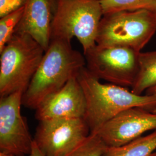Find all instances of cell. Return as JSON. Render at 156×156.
Wrapping results in <instances>:
<instances>
[{
    "label": "cell",
    "instance_id": "1",
    "mask_svg": "<svg viewBox=\"0 0 156 156\" xmlns=\"http://www.w3.org/2000/svg\"><path fill=\"white\" fill-rule=\"evenodd\" d=\"M86 67V60L71 41L52 38L22 97L23 106L36 109L48 96L61 89Z\"/></svg>",
    "mask_w": 156,
    "mask_h": 156
},
{
    "label": "cell",
    "instance_id": "5",
    "mask_svg": "<svg viewBox=\"0 0 156 156\" xmlns=\"http://www.w3.org/2000/svg\"><path fill=\"white\" fill-rule=\"evenodd\" d=\"M102 17L100 0H59L52 24L51 39L71 41L75 37L85 53L96 45Z\"/></svg>",
    "mask_w": 156,
    "mask_h": 156
},
{
    "label": "cell",
    "instance_id": "2",
    "mask_svg": "<svg viewBox=\"0 0 156 156\" xmlns=\"http://www.w3.org/2000/svg\"><path fill=\"white\" fill-rule=\"evenodd\" d=\"M78 79L86 101L84 120L90 134L100 128L119 113L127 109L140 107L148 111L156 109V96L137 95L126 87L113 84L102 83L83 67Z\"/></svg>",
    "mask_w": 156,
    "mask_h": 156
},
{
    "label": "cell",
    "instance_id": "22",
    "mask_svg": "<svg viewBox=\"0 0 156 156\" xmlns=\"http://www.w3.org/2000/svg\"><path fill=\"white\" fill-rule=\"evenodd\" d=\"M153 112H154V113H156V109L154 110V111H153Z\"/></svg>",
    "mask_w": 156,
    "mask_h": 156
},
{
    "label": "cell",
    "instance_id": "12",
    "mask_svg": "<svg viewBox=\"0 0 156 156\" xmlns=\"http://www.w3.org/2000/svg\"><path fill=\"white\" fill-rule=\"evenodd\" d=\"M156 86V51H140L139 55V71L131 87L134 94L142 95Z\"/></svg>",
    "mask_w": 156,
    "mask_h": 156
},
{
    "label": "cell",
    "instance_id": "4",
    "mask_svg": "<svg viewBox=\"0 0 156 156\" xmlns=\"http://www.w3.org/2000/svg\"><path fill=\"white\" fill-rule=\"evenodd\" d=\"M156 33V12L122 11L104 15L96 45L123 46L140 52Z\"/></svg>",
    "mask_w": 156,
    "mask_h": 156
},
{
    "label": "cell",
    "instance_id": "13",
    "mask_svg": "<svg viewBox=\"0 0 156 156\" xmlns=\"http://www.w3.org/2000/svg\"><path fill=\"white\" fill-rule=\"evenodd\" d=\"M156 149V130L118 147H107L101 156H149Z\"/></svg>",
    "mask_w": 156,
    "mask_h": 156
},
{
    "label": "cell",
    "instance_id": "17",
    "mask_svg": "<svg viewBox=\"0 0 156 156\" xmlns=\"http://www.w3.org/2000/svg\"><path fill=\"white\" fill-rule=\"evenodd\" d=\"M27 0H0V17L24 7Z\"/></svg>",
    "mask_w": 156,
    "mask_h": 156
},
{
    "label": "cell",
    "instance_id": "18",
    "mask_svg": "<svg viewBox=\"0 0 156 156\" xmlns=\"http://www.w3.org/2000/svg\"><path fill=\"white\" fill-rule=\"evenodd\" d=\"M28 156H45L38 149L36 144L34 141L33 145L32 147V150L30 154Z\"/></svg>",
    "mask_w": 156,
    "mask_h": 156
},
{
    "label": "cell",
    "instance_id": "14",
    "mask_svg": "<svg viewBox=\"0 0 156 156\" xmlns=\"http://www.w3.org/2000/svg\"><path fill=\"white\" fill-rule=\"evenodd\" d=\"M103 16L122 11L156 12V0H100Z\"/></svg>",
    "mask_w": 156,
    "mask_h": 156
},
{
    "label": "cell",
    "instance_id": "11",
    "mask_svg": "<svg viewBox=\"0 0 156 156\" xmlns=\"http://www.w3.org/2000/svg\"><path fill=\"white\" fill-rule=\"evenodd\" d=\"M59 0H27L15 33L26 34L45 51L51 39V28Z\"/></svg>",
    "mask_w": 156,
    "mask_h": 156
},
{
    "label": "cell",
    "instance_id": "20",
    "mask_svg": "<svg viewBox=\"0 0 156 156\" xmlns=\"http://www.w3.org/2000/svg\"><path fill=\"white\" fill-rule=\"evenodd\" d=\"M0 156H13L11 155V154H8V153H6L4 152H2V151H0Z\"/></svg>",
    "mask_w": 156,
    "mask_h": 156
},
{
    "label": "cell",
    "instance_id": "3",
    "mask_svg": "<svg viewBox=\"0 0 156 156\" xmlns=\"http://www.w3.org/2000/svg\"><path fill=\"white\" fill-rule=\"evenodd\" d=\"M45 50L26 34L15 33L0 51V97L26 91Z\"/></svg>",
    "mask_w": 156,
    "mask_h": 156
},
{
    "label": "cell",
    "instance_id": "10",
    "mask_svg": "<svg viewBox=\"0 0 156 156\" xmlns=\"http://www.w3.org/2000/svg\"><path fill=\"white\" fill-rule=\"evenodd\" d=\"M86 110V98L77 76L45 98L35 109V116L39 122L56 119H84Z\"/></svg>",
    "mask_w": 156,
    "mask_h": 156
},
{
    "label": "cell",
    "instance_id": "19",
    "mask_svg": "<svg viewBox=\"0 0 156 156\" xmlns=\"http://www.w3.org/2000/svg\"><path fill=\"white\" fill-rule=\"evenodd\" d=\"M146 94L147 95H153L156 96V86L154 87L151 88L150 89L147 90L146 91Z\"/></svg>",
    "mask_w": 156,
    "mask_h": 156
},
{
    "label": "cell",
    "instance_id": "6",
    "mask_svg": "<svg viewBox=\"0 0 156 156\" xmlns=\"http://www.w3.org/2000/svg\"><path fill=\"white\" fill-rule=\"evenodd\" d=\"M140 53L127 47L97 45L83 53L86 67L94 77L131 88L139 71Z\"/></svg>",
    "mask_w": 156,
    "mask_h": 156
},
{
    "label": "cell",
    "instance_id": "8",
    "mask_svg": "<svg viewBox=\"0 0 156 156\" xmlns=\"http://www.w3.org/2000/svg\"><path fill=\"white\" fill-rule=\"evenodd\" d=\"M23 92L0 98V151L13 156H28L34 139L21 113Z\"/></svg>",
    "mask_w": 156,
    "mask_h": 156
},
{
    "label": "cell",
    "instance_id": "21",
    "mask_svg": "<svg viewBox=\"0 0 156 156\" xmlns=\"http://www.w3.org/2000/svg\"><path fill=\"white\" fill-rule=\"evenodd\" d=\"M149 156H156V152H154L153 153L151 154Z\"/></svg>",
    "mask_w": 156,
    "mask_h": 156
},
{
    "label": "cell",
    "instance_id": "9",
    "mask_svg": "<svg viewBox=\"0 0 156 156\" xmlns=\"http://www.w3.org/2000/svg\"><path fill=\"white\" fill-rule=\"evenodd\" d=\"M156 130V113L140 107L120 112L96 133L108 147H118Z\"/></svg>",
    "mask_w": 156,
    "mask_h": 156
},
{
    "label": "cell",
    "instance_id": "16",
    "mask_svg": "<svg viewBox=\"0 0 156 156\" xmlns=\"http://www.w3.org/2000/svg\"><path fill=\"white\" fill-rule=\"evenodd\" d=\"M107 147L97 134L91 133L66 156H101Z\"/></svg>",
    "mask_w": 156,
    "mask_h": 156
},
{
    "label": "cell",
    "instance_id": "7",
    "mask_svg": "<svg viewBox=\"0 0 156 156\" xmlns=\"http://www.w3.org/2000/svg\"><path fill=\"white\" fill-rule=\"evenodd\" d=\"M90 134L83 118L39 122L34 141L45 156H66Z\"/></svg>",
    "mask_w": 156,
    "mask_h": 156
},
{
    "label": "cell",
    "instance_id": "15",
    "mask_svg": "<svg viewBox=\"0 0 156 156\" xmlns=\"http://www.w3.org/2000/svg\"><path fill=\"white\" fill-rule=\"evenodd\" d=\"M24 12V7L0 17V51L16 33Z\"/></svg>",
    "mask_w": 156,
    "mask_h": 156
}]
</instances>
